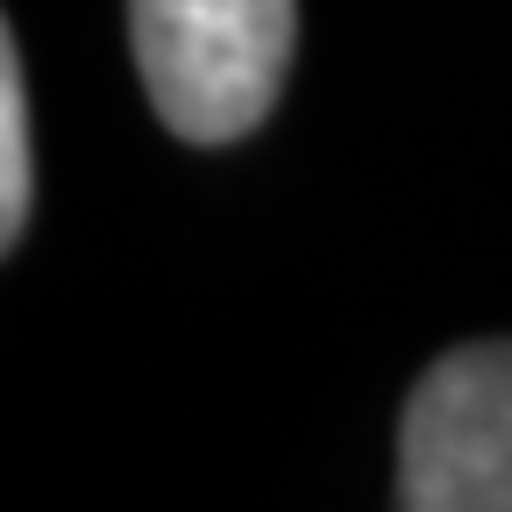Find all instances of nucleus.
Listing matches in <instances>:
<instances>
[{
  "label": "nucleus",
  "mask_w": 512,
  "mask_h": 512,
  "mask_svg": "<svg viewBox=\"0 0 512 512\" xmlns=\"http://www.w3.org/2000/svg\"><path fill=\"white\" fill-rule=\"evenodd\" d=\"M29 192H36V164H29V79H22L15 36H0V242H8V249L29 228Z\"/></svg>",
  "instance_id": "nucleus-3"
},
{
  "label": "nucleus",
  "mask_w": 512,
  "mask_h": 512,
  "mask_svg": "<svg viewBox=\"0 0 512 512\" xmlns=\"http://www.w3.org/2000/svg\"><path fill=\"white\" fill-rule=\"evenodd\" d=\"M299 0H128V50L150 107L185 143H235L271 114Z\"/></svg>",
  "instance_id": "nucleus-1"
},
{
  "label": "nucleus",
  "mask_w": 512,
  "mask_h": 512,
  "mask_svg": "<svg viewBox=\"0 0 512 512\" xmlns=\"http://www.w3.org/2000/svg\"><path fill=\"white\" fill-rule=\"evenodd\" d=\"M392 498L406 512H512V342H463L420 370Z\"/></svg>",
  "instance_id": "nucleus-2"
}]
</instances>
